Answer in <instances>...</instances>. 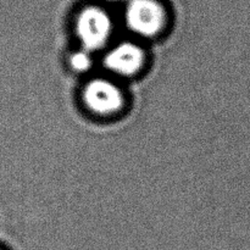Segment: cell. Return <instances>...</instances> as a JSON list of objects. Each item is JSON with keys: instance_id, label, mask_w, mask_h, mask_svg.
Returning a JSON list of instances; mask_svg holds the SVG:
<instances>
[{"instance_id": "3", "label": "cell", "mask_w": 250, "mask_h": 250, "mask_svg": "<svg viewBox=\"0 0 250 250\" xmlns=\"http://www.w3.org/2000/svg\"><path fill=\"white\" fill-rule=\"evenodd\" d=\"M83 100L97 115H112L124 105V95L114 82L104 78L89 81L83 89Z\"/></svg>"}, {"instance_id": "6", "label": "cell", "mask_w": 250, "mask_h": 250, "mask_svg": "<svg viewBox=\"0 0 250 250\" xmlns=\"http://www.w3.org/2000/svg\"><path fill=\"white\" fill-rule=\"evenodd\" d=\"M106 2H112V4H120V2H125L126 4L127 0H104Z\"/></svg>"}, {"instance_id": "2", "label": "cell", "mask_w": 250, "mask_h": 250, "mask_svg": "<svg viewBox=\"0 0 250 250\" xmlns=\"http://www.w3.org/2000/svg\"><path fill=\"white\" fill-rule=\"evenodd\" d=\"M114 22L106 10L100 6H87L76 19V33L82 48L93 51L102 49L109 42Z\"/></svg>"}, {"instance_id": "5", "label": "cell", "mask_w": 250, "mask_h": 250, "mask_svg": "<svg viewBox=\"0 0 250 250\" xmlns=\"http://www.w3.org/2000/svg\"><path fill=\"white\" fill-rule=\"evenodd\" d=\"M90 54H92L90 51L83 48L81 50L75 51L70 56V66L72 67V70H75L76 72H87L93 65V58Z\"/></svg>"}, {"instance_id": "1", "label": "cell", "mask_w": 250, "mask_h": 250, "mask_svg": "<svg viewBox=\"0 0 250 250\" xmlns=\"http://www.w3.org/2000/svg\"><path fill=\"white\" fill-rule=\"evenodd\" d=\"M124 19L132 33L142 38H153L165 27L166 11L159 0H127Z\"/></svg>"}, {"instance_id": "4", "label": "cell", "mask_w": 250, "mask_h": 250, "mask_svg": "<svg viewBox=\"0 0 250 250\" xmlns=\"http://www.w3.org/2000/svg\"><path fill=\"white\" fill-rule=\"evenodd\" d=\"M144 62L143 49L132 42H124L112 46L104 58L107 71L120 77H132Z\"/></svg>"}]
</instances>
